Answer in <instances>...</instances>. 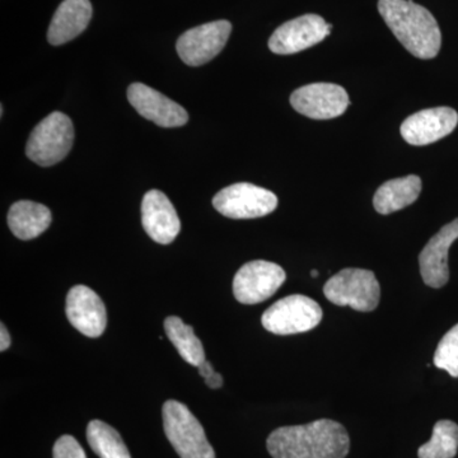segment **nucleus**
Returning <instances> with one entry per match:
<instances>
[{
	"label": "nucleus",
	"instance_id": "obj_16",
	"mask_svg": "<svg viewBox=\"0 0 458 458\" xmlns=\"http://www.w3.org/2000/svg\"><path fill=\"white\" fill-rule=\"evenodd\" d=\"M141 223L148 236L161 245H170L179 236V214L170 199L159 190H150L141 201Z\"/></svg>",
	"mask_w": 458,
	"mask_h": 458
},
{
	"label": "nucleus",
	"instance_id": "obj_12",
	"mask_svg": "<svg viewBox=\"0 0 458 458\" xmlns=\"http://www.w3.org/2000/svg\"><path fill=\"white\" fill-rule=\"evenodd\" d=\"M457 123L458 114L454 108H427L409 116L400 131L403 140L411 146H428L450 135Z\"/></svg>",
	"mask_w": 458,
	"mask_h": 458
},
{
	"label": "nucleus",
	"instance_id": "obj_19",
	"mask_svg": "<svg viewBox=\"0 0 458 458\" xmlns=\"http://www.w3.org/2000/svg\"><path fill=\"white\" fill-rule=\"evenodd\" d=\"M421 186L423 183L417 174L387 181L379 186L373 198L377 213L388 216L414 204L420 195Z\"/></svg>",
	"mask_w": 458,
	"mask_h": 458
},
{
	"label": "nucleus",
	"instance_id": "obj_20",
	"mask_svg": "<svg viewBox=\"0 0 458 458\" xmlns=\"http://www.w3.org/2000/svg\"><path fill=\"white\" fill-rule=\"evenodd\" d=\"M165 330L183 360L199 367L205 360V352L200 339L195 335L194 328L183 324L182 319L170 316L165 319Z\"/></svg>",
	"mask_w": 458,
	"mask_h": 458
},
{
	"label": "nucleus",
	"instance_id": "obj_24",
	"mask_svg": "<svg viewBox=\"0 0 458 458\" xmlns=\"http://www.w3.org/2000/svg\"><path fill=\"white\" fill-rule=\"evenodd\" d=\"M54 458H87L82 445L72 436H63L54 445Z\"/></svg>",
	"mask_w": 458,
	"mask_h": 458
},
{
	"label": "nucleus",
	"instance_id": "obj_27",
	"mask_svg": "<svg viewBox=\"0 0 458 458\" xmlns=\"http://www.w3.org/2000/svg\"><path fill=\"white\" fill-rule=\"evenodd\" d=\"M311 276H313V278H318V270L311 271Z\"/></svg>",
	"mask_w": 458,
	"mask_h": 458
},
{
	"label": "nucleus",
	"instance_id": "obj_6",
	"mask_svg": "<svg viewBox=\"0 0 458 458\" xmlns=\"http://www.w3.org/2000/svg\"><path fill=\"white\" fill-rule=\"evenodd\" d=\"M322 309L302 294L288 295L270 306L262 315V327L276 335L307 333L322 321Z\"/></svg>",
	"mask_w": 458,
	"mask_h": 458
},
{
	"label": "nucleus",
	"instance_id": "obj_23",
	"mask_svg": "<svg viewBox=\"0 0 458 458\" xmlns=\"http://www.w3.org/2000/svg\"><path fill=\"white\" fill-rule=\"evenodd\" d=\"M434 366L458 378V324L442 337L434 352Z\"/></svg>",
	"mask_w": 458,
	"mask_h": 458
},
{
	"label": "nucleus",
	"instance_id": "obj_2",
	"mask_svg": "<svg viewBox=\"0 0 458 458\" xmlns=\"http://www.w3.org/2000/svg\"><path fill=\"white\" fill-rule=\"evenodd\" d=\"M378 12L403 47L418 59L438 55L442 33L427 8L412 0H378Z\"/></svg>",
	"mask_w": 458,
	"mask_h": 458
},
{
	"label": "nucleus",
	"instance_id": "obj_7",
	"mask_svg": "<svg viewBox=\"0 0 458 458\" xmlns=\"http://www.w3.org/2000/svg\"><path fill=\"white\" fill-rule=\"evenodd\" d=\"M216 212L231 219H254L273 213L278 198L270 190L238 182L225 188L213 198Z\"/></svg>",
	"mask_w": 458,
	"mask_h": 458
},
{
	"label": "nucleus",
	"instance_id": "obj_10",
	"mask_svg": "<svg viewBox=\"0 0 458 458\" xmlns=\"http://www.w3.org/2000/svg\"><path fill=\"white\" fill-rule=\"evenodd\" d=\"M291 105L297 113L313 120H330L342 116L351 99L342 86L334 83H312L295 89Z\"/></svg>",
	"mask_w": 458,
	"mask_h": 458
},
{
	"label": "nucleus",
	"instance_id": "obj_14",
	"mask_svg": "<svg viewBox=\"0 0 458 458\" xmlns=\"http://www.w3.org/2000/svg\"><path fill=\"white\" fill-rule=\"evenodd\" d=\"M128 99L138 114L161 128H179L189 122L185 108L146 84L132 83L128 89Z\"/></svg>",
	"mask_w": 458,
	"mask_h": 458
},
{
	"label": "nucleus",
	"instance_id": "obj_18",
	"mask_svg": "<svg viewBox=\"0 0 458 458\" xmlns=\"http://www.w3.org/2000/svg\"><path fill=\"white\" fill-rule=\"evenodd\" d=\"M51 221L53 216L49 208L35 201H17L8 213V225L12 233L23 241L40 236L50 227Z\"/></svg>",
	"mask_w": 458,
	"mask_h": 458
},
{
	"label": "nucleus",
	"instance_id": "obj_22",
	"mask_svg": "<svg viewBox=\"0 0 458 458\" xmlns=\"http://www.w3.org/2000/svg\"><path fill=\"white\" fill-rule=\"evenodd\" d=\"M458 451V426L451 420H439L433 428L430 441L421 445L419 458H454Z\"/></svg>",
	"mask_w": 458,
	"mask_h": 458
},
{
	"label": "nucleus",
	"instance_id": "obj_8",
	"mask_svg": "<svg viewBox=\"0 0 458 458\" xmlns=\"http://www.w3.org/2000/svg\"><path fill=\"white\" fill-rule=\"evenodd\" d=\"M285 271L274 262H247L233 279V294L238 302L258 304L269 300L285 282Z\"/></svg>",
	"mask_w": 458,
	"mask_h": 458
},
{
	"label": "nucleus",
	"instance_id": "obj_13",
	"mask_svg": "<svg viewBox=\"0 0 458 458\" xmlns=\"http://www.w3.org/2000/svg\"><path fill=\"white\" fill-rule=\"evenodd\" d=\"M66 318L89 337H99L107 327V312L99 295L86 285H75L66 295Z\"/></svg>",
	"mask_w": 458,
	"mask_h": 458
},
{
	"label": "nucleus",
	"instance_id": "obj_3",
	"mask_svg": "<svg viewBox=\"0 0 458 458\" xmlns=\"http://www.w3.org/2000/svg\"><path fill=\"white\" fill-rule=\"evenodd\" d=\"M162 418L165 437L181 458H216L203 426L185 403L165 401Z\"/></svg>",
	"mask_w": 458,
	"mask_h": 458
},
{
	"label": "nucleus",
	"instance_id": "obj_21",
	"mask_svg": "<svg viewBox=\"0 0 458 458\" xmlns=\"http://www.w3.org/2000/svg\"><path fill=\"white\" fill-rule=\"evenodd\" d=\"M86 434L90 448L99 458H131L120 433L104 421H90Z\"/></svg>",
	"mask_w": 458,
	"mask_h": 458
},
{
	"label": "nucleus",
	"instance_id": "obj_11",
	"mask_svg": "<svg viewBox=\"0 0 458 458\" xmlns=\"http://www.w3.org/2000/svg\"><path fill=\"white\" fill-rule=\"evenodd\" d=\"M331 30L333 26L321 16L304 14L278 27L271 35L269 47L279 55L297 54L324 41Z\"/></svg>",
	"mask_w": 458,
	"mask_h": 458
},
{
	"label": "nucleus",
	"instance_id": "obj_17",
	"mask_svg": "<svg viewBox=\"0 0 458 458\" xmlns=\"http://www.w3.org/2000/svg\"><path fill=\"white\" fill-rule=\"evenodd\" d=\"M92 18L89 0H64L51 20L47 40L54 47L74 40L87 29Z\"/></svg>",
	"mask_w": 458,
	"mask_h": 458
},
{
	"label": "nucleus",
	"instance_id": "obj_4",
	"mask_svg": "<svg viewBox=\"0 0 458 458\" xmlns=\"http://www.w3.org/2000/svg\"><path fill=\"white\" fill-rule=\"evenodd\" d=\"M73 141L74 126L71 117L54 111L33 129L27 141L26 155L35 164L49 167L69 155Z\"/></svg>",
	"mask_w": 458,
	"mask_h": 458
},
{
	"label": "nucleus",
	"instance_id": "obj_1",
	"mask_svg": "<svg viewBox=\"0 0 458 458\" xmlns=\"http://www.w3.org/2000/svg\"><path fill=\"white\" fill-rule=\"evenodd\" d=\"M267 445L273 458H345L351 438L343 424L319 419L304 426L278 428Z\"/></svg>",
	"mask_w": 458,
	"mask_h": 458
},
{
	"label": "nucleus",
	"instance_id": "obj_25",
	"mask_svg": "<svg viewBox=\"0 0 458 458\" xmlns=\"http://www.w3.org/2000/svg\"><path fill=\"white\" fill-rule=\"evenodd\" d=\"M199 373L205 379V384L209 386L213 390H216V388H221L223 386V377L216 373V370L213 369L212 363L205 360L200 366L198 367Z\"/></svg>",
	"mask_w": 458,
	"mask_h": 458
},
{
	"label": "nucleus",
	"instance_id": "obj_26",
	"mask_svg": "<svg viewBox=\"0 0 458 458\" xmlns=\"http://www.w3.org/2000/svg\"><path fill=\"white\" fill-rule=\"evenodd\" d=\"M0 351L5 352L11 346V335H9L7 327L4 324L0 325Z\"/></svg>",
	"mask_w": 458,
	"mask_h": 458
},
{
	"label": "nucleus",
	"instance_id": "obj_15",
	"mask_svg": "<svg viewBox=\"0 0 458 458\" xmlns=\"http://www.w3.org/2000/svg\"><path fill=\"white\" fill-rule=\"evenodd\" d=\"M456 240H458V218L442 227L438 233L434 234L419 255L421 278L430 288H442L450 280L448 251Z\"/></svg>",
	"mask_w": 458,
	"mask_h": 458
},
{
	"label": "nucleus",
	"instance_id": "obj_5",
	"mask_svg": "<svg viewBox=\"0 0 458 458\" xmlns=\"http://www.w3.org/2000/svg\"><path fill=\"white\" fill-rule=\"evenodd\" d=\"M324 293L336 306H349L355 311L370 312L378 306L381 286L373 271L348 267L327 280Z\"/></svg>",
	"mask_w": 458,
	"mask_h": 458
},
{
	"label": "nucleus",
	"instance_id": "obj_9",
	"mask_svg": "<svg viewBox=\"0 0 458 458\" xmlns=\"http://www.w3.org/2000/svg\"><path fill=\"white\" fill-rule=\"evenodd\" d=\"M231 32V22L225 20L194 27L180 36L177 54L189 66L207 64L225 49Z\"/></svg>",
	"mask_w": 458,
	"mask_h": 458
}]
</instances>
